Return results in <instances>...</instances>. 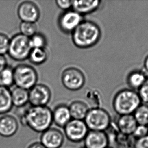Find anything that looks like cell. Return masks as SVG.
Masks as SVG:
<instances>
[{
  "label": "cell",
  "mask_w": 148,
  "mask_h": 148,
  "mask_svg": "<svg viewBox=\"0 0 148 148\" xmlns=\"http://www.w3.org/2000/svg\"><path fill=\"white\" fill-rule=\"evenodd\" d=\"M22 122L37 132H44L51 127L52 111L47 106H32L26 111Z\"/></svg>",
  "instance_id": "cell-1"
},
{
  "label": "cell",
  "mask_w": 148,
  "mask_h": 148,
  "mask_svg": "<svg viewBox=\"0 0 148 148\" xmlns=\"http://www.w3.org/2000/svg\"><path fill=\"white\" fill-rule=\"evenodd\" d=\"M101 32L98 25L89 20H83L72 32L75 46L86 49L94 46L100 40Z\"/></svg>",
  "instance_id": "cell-2"
},
{
  "label": "cell",
  "mask_w": 148,
  "mask_h": 148,
  "mask_svg": "<svg viewBox=\"0 0 148 148\" xmlns=\"http://www.w3.org/2000/svg\"><path fill=\"white\" fill-rule=\"evenodd\" d=\"M141 101L138 94L134 90H123L114 97L113 106L114 111L119 115H129L136 111Z\"/></svg>",
  "instance_id": "cell-3"
},
{
  "label": "cell",
  "mask_w": 148,
  "mask_h": 148,
  "mask_svg": "<svg viewBox=\"0 0 148 148\" xmlns=\"http://www.w3.org/2000/svg\"><path fill=\"white\" fill-rule=\"evenodd\" d=\"M84 121L89 130L105 132L110 127L111 117L109 113L102 108H90Z\"/></svg>",
  "instance_id": "cell-4"
},
{
  "label": "cell",
  "mask_w": 148,
  "mask_h": 148,
  "mask_svg": "<svg viewBox=\"0 0 148 148\" xmlns=\"http://www.w3.org/2000/svg\"><path fill=\"white\" fill-rule=\"evenodd\" d=\"M38 78L36 70L27 64H21L14 69V83L18 88L30 90L36 85Z\"/></svg>",
  "instance_id": "cell-5"
},
{
  "label": "cell",
  "mask_w": 148,
  "mask_h": 148,
  "mask_svg": "<svg viewBox=\"0 0 148 148\" xmlns=\"http://www.w3.org/2000/svg\"><path fill=\"white\" fill-rule=\"evenodd\" d=\"M32 50L29 38L21 34L13 36L10 40L8 52L15 60L22 61L28 58Z\"/></svg>",
  "instance_id": "cell-6"
},
{
  "label": "cell",
  "mask_w": 148,
  "mask_h": 148,
  "mask_svg": "<svg viewBox=\"0 0 148 148\" xmlns=\"http://www.w3.org/2000/svg\"><path fill=\"white\" fill-rule=\"evenodd\" d=\"M65 137L73 143H80L84 140L88 130L84 120L72 119L64 128Z\"/></svg>",
  "instance_id": "cell-7"
},
{
  "label": "cell",
  "mask_w": 148,
  "mask_h": 148,
  "mask_svg": "<svg viewBox=\"0 0 148 148\" xmlns=\"http://www.w3.org/2000/svg\"><path fill=\"white\" fill-rule=\"evenodd\" d=\"M61 80L65 88L75 91L80 90L84 86L85 77L79 69L70 67L66 68L62 72Z\"/></svg>",
  "instance_id": "cell-8"
},
{
  "label": "cell",
  "mask_w": 148,
  "mask_h": 148,
  "mask_svg": "<svg viewBox=\"0 0 148 148\" xmlns=\"http://www.w3.org/2000/svg\"><path fill=\"white\" fill-rule=\"evenodd\" d=\"M82 15L74 10H68L61 15L58 20L60 29L65 33H72L82 22Z\"/></svg>",
  "instance_id": "cell-9"
},
{
  "label": "cell",
  "mask_w": 148,
  "mask_h": 148,
  "mask_svg": "<svg viewBox=\"0 0 148 148\" xmlns=\"http://www.w3.org/2000/svg\"><path fill=\"white\" fill-rule=\"evenodd\" d=\"M65 138L61 130L50 127L42 133L40 142L46 148H61L64 144Z\"/></svg>",
  "instance_id": "cell-10"
},
{
  "label": "cell",
  "mask_w": 148,
  "mask_h": 148,
  "mask_svg": "<svg viewBox=\"0 0 148 148\" xmlns=\"http://www.w3.org/2000/svg\"><path fill=\"white\" fill-rule=\"evenodd\" d=\"M51 97L50 88L44 84H36L29 92V102L32 106H46Z\"/></svg>",
  "instance_id": "cell-11"
},
{
  "label": "cell",
  "mask_w": 148,
  "mask_h": 148,
  "mask_svg": "<svg viewBox=\"0 0 148 148\" xmlns=\"http://www.w3.org/2000/svg\"><path fill=\"white\" fill-rule=\"evenodd\" d=\"M18 15L22 22L35 23L40 18V12L38 7L34 3L25 1L19 6Z\"/></svg>",
  "instance_id": "cell-12"
},
{
  "label": "cell",
  "mask_w": 148,
  "mask_h": 148,
  "mask_svg": "<svg viewBox=\"0 0 148 148\" xmlns=\"http://www.w3.org/2000/svg\"><path fill=\"white\" fill-rule=\"evenodd\" d=\"M86 148H107L109 147V140L105 132L89 130L84 140Z\"/></svg>",
  "instance_id": "cell-13"
},
{
  "label": "cell",
  "mask_w": 148,
  "mask_h": 148,
  "mask_svg": "<svg viewBox=\"0 0 148 148\" xmlns=\"http://www.w3.org/2000/svg\"><path fill=\"white\" fill-rule=\"evenodd\" d=\"M52 116L53 121L60 128H64L72 119L69 107L65 105L57 106L52 111Z\"/></svg>",
  "instance_id": "cell-14"
},
{
  "label": "cell",
  "mask_w": 148,
  "mask_h": 148,
  "mask_svg": "<svg viewBox=\"0 0 148 148\" xmlns=\"http://www.w3.org/2000/svg\"><path fill=\"white\" fill-rule=\"evenodd\" d=\"M18 123L16 118L10 115L0 118V135L9 137L14 135L18 130Z\"/></svg>",
  "instance_id": "cell-15"
},
{
  "label": "cell",
  "mask_w": 148,
  "mask_h": 148,
  "mask_svg": "<svg viewBox=\"0 0 148 148\" xmlns=\"http://www.w3.org/2000/svg\"><path fill=\"white\" fill-rule=\"evenodd\" d=\"M137 122L132 114L120 115L117 122V126L120 132L124 134H133L137 127Z\"/></svg>",
  "instance_id": "cell-16"
},
{
  "label": "cell",
  "mask_w": 148,
  "mask_h": 148,
  "mask_svg": "<svg viewBox=\"0 0 148 148\" xmlns=\"http://www.w3.org/2000/svg\"><path fill=\"white\" fill-rule=\"evenodd\" d=\"M101 3L99 0H81L73 1V10L78 13L82 14H88L97 10Z\"/></svg>",
  "instance_id": "cell-17"
},
{
  "label": "cell",
  "mask_w": 148,
  "mask_h": 148,
  "mask_svg": "<svg viewBox=\"0 0 148 148\" xmlns=\"http://www.w3.org/2000/svg\"><path fill=\"white\" fill-rule=\"evenodd\" d=\"M72 119L84 120L90 109L84 102L75 101L72 102L68 107Z\"/></svg>",
  "instance_id": "cell-18"
},
{
  "label": "cell",
  "mask_w": 148,
  "mask_h": 148,
  "mask_svg": "<svg viewBox=\"0 0 148 148\" xmlns=\"http://www.w3.org/2000/svg\"><path fill=\"white\" fill-rule=\"evenodd\" d=\"M12 106L11 92L8 88L0 86V114L9 111Z\"/></svg>",
  "instance_id": "cell-19"
},
{
  "label": "cell",
  "mask_w": 148,
  "mask_h": 148,
  "mask_svg": "<svg viewBox=\"0 0 148 148\" xmlns=\"http://www.w3.org/2000/svg\"><path fill=\"white\" fill-rule=\"evenodd\" d=\"M13 105L17 107H22L29 101V92L23 88L17 87L11 92Z\"/></svg>",
  "instance_id": "cell-20"
},
{
  "label": "cell",
  "mask_w": 148,
  "mask_h": 148,
  "mask_svg": "<svg viewBox=\"0 0 148 148\" xmlns=\"http://www.w3.org/2000/svg\"><path fill=\"white\" fill-rule=\"evenodd\" d=\"M28 58L33 64L40 65L46 61L48 53L45 48L32 49Z\"/></svg>",
  "instance_id": "cell-21"
},
{
  "label": "cell",
  "mask_w": 148,
  "mask_h": 148,
  "mask_svg": "<svg viewBox=\"0 0 148 148\" xmlns=\"http://www.w3.org/2000/svg\"><path fill=\"white\" fill-rule=\"evenodd\" d=\"M146 76L143 72L134 71L128 76L127 82L129 86L134 89H140L146 80Z\"/></svg>",
  "instance_id": "cell-22"
},
{
  "label": "cell",
  "mask_w": 148,
  "mask_h": 148,
  "mask_svg": "<svg viewBox=\"0 0 148 148\" xmlns=\"http://www.w3.org/2000/svg\"><path fill=\"white\" fill-rule=\"evenodd\" d=\"M134 113V116L137 123L144 126L148 124V106L143 105H140Z\"/></svg>",
  "instance_id": "cell-23"
},
{
  "label": "cell",
  "mask_w": 148,
  "mask_h": 148,
  "mask_svg": "<svg viewBox=\"0 0 148 148\" xmlns=\"http://www.w3.org/2000/svg\"><path fill=\"white\" fill-rule=\"evenodd\" d=\"M14 82V70L7 67L0 73V86L8 88Z\"/></svg>",
  "instance_id": "cell-24"
},
{
  "label": "cell",
  "mask_w": 148,
  "mask_h": 148,
  "mask_svg": "<svg viewBox=\"0 0 148 148\" xmlns=\"http://www.w3.org/2000/svg\"><path fill=\"white\" fill-rule=\"evenodd\" d=\"M21 34L30 38L37 33V26L35 23L22 22L20 25Z\"/></svg>",
  "instance_id": "cell-25"
},
{
  "label": "cell",
  "mask_w": 148,
  "mask_h": 148,
  "mask_svg": "<svg viewBox=\"0 0 148 148\" xmlns=\"http://www.w3.org/2000/svg\"><path fill=\"white\" fill-rule=\"evenodd\" d=\"M30 46L32 49L45 48L46 38L44 35L36 33L29 38Z\"/></svg>",
  "instance_id": "cell-26"
},
{
  "label": "cell",
  "mask_w": 148,
  "mask_h": 148,
  "mask_svg": "<svg viewBox=\"0 0 148 148\" xmlns=\"http://www.w3.org/2000/svg\"><path fill=\"white\" fill-rule=\"evenodd\" d=\"M86 97L91 104L95 105V108H99L101 102L100 92L97 90H90L86 92Z\"/></svg>",
  "instance_id": "cell-27"
},
{
  "label": "cell",
  "mask_w": 148,
  "mask_h": 148,
  "mask_svg": "<svg viewBox=\"0 0 148 148\" xmlns=\"http://www.w3.org/2000/svg\"><path fill=\"white\" fill-rule=\"evenodd\" d=\"M10 41L8 36L0 33V55H3L8 52Z\"/></svg>",
  "instance_id": "cell-28"
},
{
  "label": "cell",
  "mask_w": 148,
  "mask_h": 148,
  "mask_svg": "<svg viewBox=\"0 0 148 148\" xmlns=\"http://www.w3.org/2000/svg\"><path fill=\"white\" fill-rule=\"evenodd\" d=\"M138 94L142 101L148 103V78L139 89Z\"/></svg>",
  "instance_id": "cell-29"
},
{
  "label": "cell",
  "mask_w": 148,
  "mask_h": 148,
  "mask_svg": "<svg viewBox=\"0 0 148 148\" xmlns=\"http://www.w3.org/2000/svg\"><path fill=\"white\" fill-rule=\"evenodd\" d=\"M73 1L71 0H57L56 3L59 8L64 10H67L72 7Z\"/></svg>",
  "instance_id": "cell-30"
},
{
  "label": "cell",
  "mask_w": 148,
  "mask_h": 148,
  "mask_svg": "<svg viewBox=\"0 0 148 148\" xmlns=\"http://www.w3.org/2000/svg\"><path fill=\"white\" fill-rule=\"evenodd\" d=\"M148 132V128L146 126L144 125H139L137 126L133 134H134V136L141 138L144 136H146Z\"/></svg>",
  "instance_id": "cell-31"
},
{
  "label": "cell",
  "mask_w": 148,
  "mask_h": 148,
  "mask_svg": "<svg viewBox=\"0 0 148 148\" xmlns=\"http://www.w3.org/2000/svg\"><path fill=\"white\" fill-rule=\"evenodd\" d=\"M136 148H148V136L140 138L136 144Z\"/></svg>",
  "instance_id": "cell-32"
},
{
  "label": "cell",
  "mask_w": 148,
  "mask_h": 148,
  "mask_svg": "<svg viewBox=\"0 0 148 148\" xmlns=\"http://www.w3.org/2000/svg\"><path fill=\"white\" fill-rule=\"evenodd\" d=\"M7 67V60L3 55H0V73Z\"/></svg>",
  "instance_id": "cell-33"
},
{
  "label": "cell",
  "mask_w": 148,
  "mask_h": 148,
  "mask_svg": "<svg viewBox=\"0 0 148 148\" xmlns=\"http://www.w3.org/2000/svg\"><path fill=\"white\" fill-rule=\"evenodd\" d=\"M28 148H46L42 144V143L40 142H34L30 145Z\"/></svg>",
  "instance_id": "cell-34"
},
{
  "label": "cell",
  "mask_w": 148,
  "mask_h": 148,
  "mask_svg": "<svg viewBox=\"0 0 148 148\" xmlns=\"http://www.w3.org/2000/svg\"><path fill=\"white\" fill-rule=\"evenodd\" d=\"M144 66L145 68H146V69L148 71V56L147 57V58L145 60Z\"/></svg>",
  "instance_id": "cell-35"
},
{
  "label": "cell",
  "mask_w": 148,
  "mask_h": 148,
  "mask_svg": "<svg viewBox=\"0 0 148 148\" xmlns=\"http://www.w3.org/2000/svg\"><path fill=\"white\" fill-rule=\"evenodd\" d=\"M107 148H111V147H107Z\"/></svg>",
  "instance_id": "cell-36"
},
{
  "label": "cell",
  "mask_w": 148,
  "mask_h": 148,
  "mask_svg": "<svg viewBox=\"0 0 148 148\" xmlns=\"http://www.w3.org/2000/svg\"><path fill=\"white\" fill-rule=\"evenodd\" d=\"M86 148V147H83V148Z\"/></svg>",
  "instance_id": "cell-37"
}]
</instances>
